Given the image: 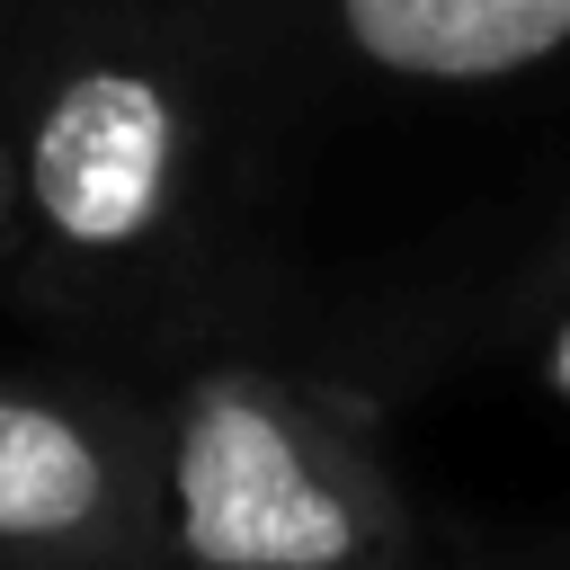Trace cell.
<instances>
[{"label": "cell", "instance_id": "6da1fadb", "mask_svg": "<svg viewBox=\"0 0 570 570\" xmlns=\"http://www.w3.org/2000/svg\"><path fill=\"white\" fill-rule=\"evenodd\" d=\"M160 534L178 570H392L410 517L321 401L214 365L160 436Z\"/></svg>", "mask_w": 570, "mask_h": 570}, {"label": "cell", "instance_id": "7a4b0ae2", "mask_svg": "<svg viewBox=\"0 0 570 570\" xmlns=\"http://www.w3.org/2000/svg\"><path fill=\"white\" fill-rule=\"evenodd\" d=\"M187 142H196V125L160 62L80 53L27 107L18 196L62 258H134L178 214Z\"/></svg>", "mask_w": 570, "mask_h": 570}, {"label": "cell", "instance_id": "3957f363", "mask_svg": "<svg viewBox=\"0 0 570 570\" xmlns=\"http://www.w3.org/2000/svg\"><path fill=\"white\" fill-rule=\"evenodd\" d=\"M142 508V454L45 392H0V561H71L125 534Z\"/></svg>", "mask_w": 570, "mask_h": 570}, {"label": "cell", "instance_id": "277c9868", "mask_svg": "<svg viewBox=\"0 0 570 570\" xmlns=\"http://www.w3.org/2000/svg\"><path fill=\"white\" fill-rule=\"evenodd\" d=\"M356 62L419 89L517 80L570 45V0H330Z\"/></svg>", "mask_w": 570, "mask_h": 570}, {"label": "cell", "instance_id": "5b68a950", "mask_svg": "<svg viewBox=\"0 0 570 570\" xmlns=\"http://www.w3.org/2000/svg\"><path fill=\"white\" fill-rule=\"evenodd\" d=\"M543 365H552V392L570 401V321H561V338H552V356H543Z\"/></svg>", "mask_w": 570, "mask_h": 570}, {"label": "cell", "instance_id": "8992f818", "mask_svg": "<svg viewBox=\"0 0 570 570\" xmlns=\"http://www.w3.org/2000/svg\"><path fill=\"white\" fill-rule=\"evenodd\" d=\"M0 196H9V178H0Z\"/></svg>", "mask_w": 570, "mask_h": 570}]
</instances>
